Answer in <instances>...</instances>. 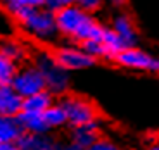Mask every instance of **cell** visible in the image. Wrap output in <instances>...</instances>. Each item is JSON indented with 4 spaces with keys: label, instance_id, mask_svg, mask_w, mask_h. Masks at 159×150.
Segmentation results:
<instances>
[{
    "label": "cell",
    "instance_id": "obj_1",
    "mask_svg": "<svg viewBox=\"0 0 159 150\" xmlns=\"http://www.w3.org/2000/svg\"><path fill=\"white\" fill-rule=\"evenodd\" d=\"M56 14L57 31L62 42L81 45L88 40H100L106 24L100 23L95 16L83 12L78 5H68L59 9Z\"/></svg>",
    "mask_w": 159,
    "mask_h": 150
},
{
    "label": "cell",
    "instance_id": "obj_2",
    "mask_svg": "<svg viewBox=\"0 0 159 150\" xmlns=\"http://www.w3.org/2000/svg\"><path fill=\"white\" fill-rule=\"evenodd\" d=\"M14 23L30 42L38 47L52 48L61 42L59 31L56 24V14L48 9H26L14 17Z\"/></svg>",
    "mask_w": 159,
    "mask_h": 150
},
{
    "label": "cell",
    "instance_id": "obj_3",
    "mask_svg": "<svg viewBox=\"0 0 159 150\" xmlns=\"http://www.w3.org/2000/svg\"><path fill=\"white\" fill-rule=\"evenodd\" d=\"M31 62L40 69L45 79V88L57 100L73 91V76L59 66L54 54L47 47H35L31 54Z\"/></svg>",
    "mask_w": 159,
    "mask_h": 150
},
{
    "label": "cell",
    "instance_id": "obj_4",
    "mask_svg": "<svg viewBox=\"0 0 159 150\" xmlns=\"http://www.w3.org/2000/svg\"><path fill=\"white\" fill-rule=\"evenodd\" d=\"M57 102L62 105L64 112L68 116L69 128L102 121V112H100L99 105L90 97H87V95L71 91V93L64 95L62 99H59Z\"/></svg>",
    "mask_w": 159,
    "mask_h": 150
},
{
    "label": "cell",
    "instance_id": "obj_5",
    "mask_svg": "<svg viewBox=\"0 0 159 150\" xmlns=\"http://www.w3.org/2000/svg\"><path fill=\"white\" fill-rule=\"evenodd\" d=\"M56 60L59 62V66L62 69H66L68 73H83L90 71L92 67L97 66V60L93 57H90L87 52L83 50V47L78 43H71V42H62L61 40L57 45L50 48Z\"/></svg>",
    "mask_w": 159,
    "mask_h": 150
},
{
    "label": "cell",
    "instance_id": "obj_6",
    "mask_svg": "<svg viewBox=\"0 0 159 150\" xmlns=\"http://www.w3.org/2000/svg\"><path fill=\"white\" fill-rule=\"evenodd\" d=\"M112 64L118 66L119 69H125V71L159 74V57L142 48L140 45L123 48L112 59Z\"/></svg>",
    "mask_w": 159,
    "mask_h": 150
},
{
    "label": "cell",
    "instance_id": "obj_7",
    "mask_svg": "<svg viewBox=\"0 0 159 150\" xmlns=\"http://www.w3.org/2000/svg\"><path fill=\"white\" fill-rule=\"evenodd\" d=\"M11 86L14 88V91L19 95L21 99H28V97L38 93V91L47 90L43 76H42L40 69L31 60L26 64H21L17 67V73L14 76V79H12Z\"/></svg>",
    "mask_w": 159,
    "mask_h": 150
},
{
    "label": "cell",
    "instance_id": "obj_8",
    "mask_svg": "<svg viewBox=\"0 0 159 150\" xmlns=\"http://www.w3.org/2000/svg\"><path fill=\"white\" fill-rule=\"evenodd\" d=\"M109 28L121 38L125 48L128 47H137L140 42V33L135 24V19L128 14L126 11H118L111 16L109 21Z\"/></svg>",
    "mask_w": 159,
    "mask_h": 150
},
{
    "label": "cell",
    "instance_id": "obj_9",
    "mask_svg": "<svg viewBox=\"0 0 159 150\" xmlns=\"http://www.w3.org/2000/svg\"><path fill=\"white\" fill-rule=\"evenodd\" d=\"M0 52L5 57L16 62L17 66L26 64L31 60V54H33V47L23 38L17 36H4L0 38Z\"/></svg>",
    "mask_w": 159,
    "mask_h": 150
},
{
    "label": "cell",
    "instance_id": "obj_10",
    "mask_svg": "<svg viewBox=\"0 0 159 150\" xmlns=\"http://www.w3.org/2000/svg\"><path fill=\"white\" fill-rule=\"evenodd\" d=\"M66 133H68V142L76 143V145L83 147V148H90L102 135H106L102 130V121L92 122V124H83V126H76V128H69Z\"/></svg>",
    "mask_w": 159,
    "mask_h": 150
},
{
    "label": "cell",
    "instance_id": "obj_11",
    "mask_svg": "<svg viewBox=\"0 0 159 150\" xmlns=\"http://www.w3.org/2000/svg\"><path fill=\"white\" fill-rule=\"evenodd\" d=\"M61 142L54 133H45V135H31V133H23L17 140L19 150H61Z\"/></svg>",
    "mask_w": 159,
    "mask_h": 150
},
{
    "label": "cell",
    "instance_id": "obj_12",
    "mask_svg": "<svg viewBox=\"0 0 159 150\" xmlns=\"http://www.w3.org/2000/svg\"><path fill=\"white\" fill-rule=\"evenodd\" d=\"M23 111V99L11 85H0V116H17Z\"/></svg>",
    "mask_w": 159,
    "mask_h": 150
},
{
    "label": "cell",
    "instance_id": "obj_13",
    "mask_svg": "<svg viewBox=\"0 0 159 150\" xmlns=\"http://www.w3.org/2000/svg\"><path fill=\"white\" fill-rule=\"evenodd\" d=\"M43 119H45V124H47L50 133H59V131H68L69 130L68 116H66V112H64L62 105H61L59 102L50 105L47 111L43 112Z\"/></svg>",
    "mask_w": 159,
    "mask_h": 150
},
{
    "label": "cell",
    "instance_id": "obj_14",
    "mask_svg": "<svg viewBox=\"0 0 159 150\" xmlns=\"http://www.w3.org/2000/svg\"><path fill=\"white\" fill-rule=\"evenodd\" d=\"M17 121H19L21 128L24 133H31V135H45L50 133L45 124L43 114L38 112H28V111H21L17 114Z\"/></svg>",
    "mask_w": 159,
    "mask_h": 150
},
{
    "label": "cell",
    "instance_id": "obj_15",
    "mask_svg": "<svg viewBox=\"0 0 159 150\" xmlns=\"http://www.w3.org/2000/svg\"><path fill=\"white\" fill-rule=\"evenodd\" d=\"M23 133L17 116H0V143H17Z\"/></svg>",
    "mask_w": 159,
    "mask_h": 150
},
{
    "label": "cell",
    "instance_id": "obj_16",
    "mask_svg": "<svg viewBox=\"0 0 159 150\" xmlns=\"http://www.w3.org/2000/svg\"><path fill=\"white\" fill-rule=\"evenodd\" d=\"M56 102H57L56 97H54L48 90H43V91H38V93L28 97V99H23V111L43 114L48 107L54 105Z\"/></svg>",
    "mask_w": 159,
    "mask_h": 150
},
{
    "label": "cell",
    "instance_id": "obj_17",
    "mask_svg": "<svg viewBox=\"0 0 159 150\" xmlns=\"http://www.w3.org/2000/svg\"><path fill=\"white\" fill-rule=\"evenodd\" d=\"M100 42L104 43V47H106V50H107L109 60H111V62H112V59L118 55L119 52L125 48V45H123V42H121V38H119V36L116 35V33L112 31L111 28H109V24H106V28H104V33H102V38H100Z\"/></svg>",
    "mask_w": 159,
    "mask_h": 150
},
{
    "label": "cell",
    "instance_id": "obj_18",
    "mask_svg": "<svg viewBox=\"0 0 159 150\" xmlns=\"http://www.w3.org/2000/svg\"><path fill=\"white\" fill-rule=\"evenodd\" d=\"M17 64L12 62L9 57H5L0 52V85H11L14 76L17 73Z\"/></svg>",
    "mask_w": 159,
    "mask_h": 150
},
{
    "label": "cell",
    "instance_id": "obj_19",
    "mask_svg": "<svg viewBox=\"0 0 159 150\" xmlns=\"http://www.w3.org/2000/svg\"><path fill=\"white\" fill-rule=\"evenodd\" d=\"M81 47H83V50L87 52L90 57H93L97 62H100V60H109V54H107V50H106V47H104V43L100 40H88V42H83Z\"/></svg>",
    "mask_w": 159,
    "mask_h": 150
},
{
    "label": "cell",
    "instance_id": "obj_20",
    "mask_svg": "<svg viewBox=\"0 0 159 150\" xmlns=\"http://www.w3.org/2000/svg\"><path fill=\"white\" fill-rule=\"evenodd\" d=\"M76 5L83 12H87L90 16H95V17L104 11V7H107L106 0H76Z\"/></svg>",
    "mask_w": 159,
    "mask_h": 150
},
{
    "label": "cell",
    "instance_id": "obj_21",
    "mask_svg": "<svg viewBox=\"0 0 159 150\" xmlns=\"http://www.w3.org/2000/svg\"><path fill=\"white\" fill-rule=\"evenodd\" d=\"M87 150H123V147H121V143L116 138H112L109 135H102V136Z\"/></svg>",
    "mask_w": 159,
    "mask_h": 150
},
{
    "label": "cell",
    "instance_id": "obj_22",
    "mask_svg": "<svg viewBox=\"0 0 159 150\" xmlns=\"http://www.w3.org/2000/svg\"><path fill=\"white\" fill-rule=\"evenodd\" d=\"M68 5H76V0H47L45 2V9L52 12H57L59 9L68 7Z\"/></svg>",
    "mask_w": 159,
    "mask_h": 150
},
{
    "label": "cell",
    "instance_id": "obj_23",
    "mask_svg": "<svg viewBox=\"0 0 159 150\" xmlns=\"http://www.w3.org/2000/svg\"><path fill=\"white\" fill-rule=\"evenodd\" d=\"M17 2L26 9H43L47 0H17Z\"/></svg>",
    "mask_w": 159,
    "mask_h": 150
},
{
    "label": "cell",
    "instance_id": "obj_24",
    "mask_svg": "<svg viewBox=\"0 0 159 150\" xmlns=\"http://www.w3.org/2000/svg\"><path fill=\"white\" fill-rule=\"evenodd\" d=\"M106 5H107V7H111L114 12L125 11V7L128 5V0H106Z\"/></svg>",
    "mask_w": 159,
    "mask_h": 150
},
{
    "label": "cell",
    "instance_id": "obj_25",
    "mask_svg": "<svg viewBox=\"0 0 159 150\" xmlns=\"http://www.w3.org/2000/svg\"><path fill=\"white\" fill-rule=\"evenodd\" d=\"M61 150H87V148H83V147H80V145H76V143H71V142H62V145H61Z\"/></svg>",
    "mask_w": 159,
    "mask_h": 150
},
{
    "label": "cell",
    "instance_id": "obj_26",
    "mask_svg": "<svg viewBox=\"0 0 159 150\" xmlns=\"http://www.w3.org/2000/svg\"><path fill=\"white\" fill-rule=\"evenodd\" d=\"M143 150H159V138L149 140V142L143 145Z\"/></svg>",
    "mask_w": 159,
    "mask_h": 150
},
{
    "label": "cell",
    "instance_id": "obj_27",
    "mask_svg": "<svg viewBox=\"0 0 159 150\" xmlns=\"http://www.w3.org/2000/svg\"><path fill=\"white\" fill-rule=\"evenodd\" d=\"M0 150H19L17 143H0Z\"/></svg>",
    "mask_w": 159,
    "mask_h": 150
},
{
    "label": "cell",
    "instance_id": "obj_28",
    "mask_svg": "<svg viewBox=\"0 0 159 150\" xmlns=\"http://www.w3.org/2000/svg\"><path fill=\"white\" fill-rule=\"evenodd\" d=\"M123 150H143V147H137V145H131V147H126Z\"/></svg>",
    "mask_w": 159,
    "mask_h": 150
},
{
    "label": "cell",
    "instance_id": "obj_29",
    "mask_svg": "<svg viewBox=\"0 0 159 150\" xmlns=\"http://www.w3.org/2000/svg\"><path fill=\"white\" fill-rule=\"evenodd\" d=\"M0 2H4V0H0Z\"/></svg>",
    "mask_w": 159,
    "mask_h": 150
}]
</instances>
